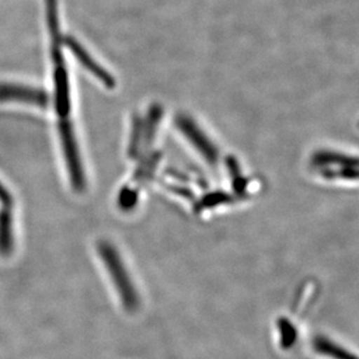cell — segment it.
I'll list each match as a JSON object with an SVG mask.
<instances>
[{"label": "cell", "mask_w": 359, "mask_h": 359, "mask_svg": "<svg viewBox=\"0 0 359 359\" xmlns=\"http://www.w3.org/2000/svg\"><path fill=\"white\" fill-rule=\"evenodd\" d=\"M98 253L110 273L125 306L128 308L135 307L138 304V297L116 248L107 241H100L98 243Z\"/></svg>", "instance_id": "1"}, {"label": "cell", "mask_w": 359, "mask_h": 359, "mask_svg": "<svg viewBox=\"0 0 359 359\" xmlns=\"http://www.w3.org/2000/svg\"><path fill=\"white\" fill-rule=\"evenodd\" d=\"M59 131L61 144H62L63 154L66 158L68 173H69L70 183H72L73 189L76 193H82L87 187V181H86L83 165L81 161L73 125L68 121V118L60 121Z\"/></svg>", "instance_id": "2"}, {"label": "cell", "mask_w": 359, "mask_h": 359, "mask_svg": "<svg viewBox=\"0 0 359 359\" xmlns=\"http://www.w3.org/2000/svg\"><path fill=\"white\" fill-rule=\"evenodd\" d=\"M313 165L328 179L359 180V158L343 153H316Z\"/></svg>", "instance_id": "3"}, {"label": "cell", "mask_w": 359, "mask_h": 359, "mask_svg": "<svg viewBox=\"0 0 359 359\" xmlns=\"http://www.w3.org/2000/svg\"><path fill=\"white\" fill-rule=\"evenodd\" d=\"M175 126L182 132V135L189 140L190 144L198 151L201 156L207 160L211 166H216L219 159V152L210 139L197 126L196 123L184 114H177L175 117Z\"/></svg>", "instance_id": "4"}, {"label": "cell", "mask_w": 359, "mask_h": 359, "mask_svg": "<svg viewBox=\"0 0 359 359\" xmlns=\"http://www.w3.org/2000/svg\"><path fill=\"white\" fill-rule=\"evenodd\" d=\"M57 63L55 74H54V83H55V110L61 119L68 118L70 109L69 83H68V74L63 68L62 61Z\"/></svg>", "instance_id": "5"}, {"label": "cell", "mask_w": 359, "mask_h": 359, "mask_svg": "<svg viewBox=\"0 0 359 359\" xmlns=\"http://www.w3.org/2000/svg\"><path fill=\"white\" fill-rule=\"evenodd\" d=\"M0 100H20L46 107L49 104V97L41 90L21 87L0 88Z\"/></svg>", "instance_id": "6"}, {"label": "cell", "mask_w": 359, "mask_h": 359, "mask_svg": "<svg viewBox=\"0 0 359 359\" xmlns=\"http://www.w3.org/2000/svg\"><path fill=\"white\" fill-rule=\"evenodd\" d=\"M163 107L154 104L149 107V114L146 118L145 124H144V138H142V145L145 149H149L152 146L153 140L156 138V130L159 126L160 121L163 118Z\"/></svg>", "instance_id": "7"}, {"label": "cell", "mask_w": 359, "mask_h": 359, "mask_svg": "<svg viewBox=\"0 0 359 359\" xmlns=\"http://www.w3.org/2000/svg\"><path fill=\"white\" fill-rule=\"evenodd\" d=\"M73 50L74 53L76 54L81 62L83 63V66L86 67L87 69H89L102 83L105 84V86H107V88H110V89L114 88L116 82H114V77H111L110 74L107 73L102 67L98 66L93 60H91V57H90L88 54H86V52H83L82 49L79 48L76 46H73Z\"/></svg>", "instance_id": "8"}, {"label": "cell", "mask_w": 359, "mask_h": 359, "mask_svg": "<svg viewBox=\"0 0 359 359\" xmlns=\"http://www.w3.org/2000/svg\"><path fill=\"white\" fill-rule=\"evenodd\" d=\"M161 160V153L159 151L156 152L149 153V156L144 158L138 168L135 170L133 181L138 183H144L149 181V177L154 174V170L159 165Z\"/></svg>", "instance_id": "9"}, {"label": "cell", "mask_w": 359, "mask_h": 359, "mask_svg": "<svg viewBox=\"0 0 359 359\" xmlns=\"http://www.w3.org/2000/svg\"><path fill=\"white\" fill-rule=\"evenodd\" d=\"M142 138H144V121L140 116L135 114L132 118L131 138H130L128 149V156L132 159H135L139 156Z\"/></svg>", "instance_id": "10"}, {"label": "cell", "mask_w": 359, "mask_h": 359, "mask_svg": "<svg viewBox=\"0 0 359 359\" xmlns=\"http://www.w3.org/2000/svg\"><path fill=\"white\" fill-rule=\"evenodd\" d=\"M12 246V216L8 211H3L0 215V252L10 253Z\"/></svg>", "instance_id": "11"}, {"label": "cell", "mask_w": 359, "mask_h": 359, "mask_svg": "<svg viewBox=\"0 0 359 359\" xmlns=\"http://www.w3.org/2000/svg\"><path fill=\"white\" fill-rule=\"evenodd\" d=\"M232 202V197L228 193L224 191H214V193L207 194L205 196L202 197L198 202L195 204V211L200 212L203 209L208 208L217 207L219 204H226Z\"/></svg>", "instance_id": "12"}, {"label": "cell", "mask_w": 359, "mask_h": 359, "mask_svg": "<svg viewBox=\"0 0 359 359\" xmlns=\"http://www.w3.org/2000/svg\"><path fill=\"white\" fill-rule=\"evenodd\" d=\"M139 193L135 188L125 187L124 189L121 190L119 197H118V205L123 211H130L135 207L138 202Z\"/></svg>", "instance_id": "13"}, {"label": "cell", "mask_w": 359, "mask_h": 359, "mask_svg": "<svg viewBox=\"0 0 359 359\" xmlns=\"http://www.w3.org/2000/svg\"><path fill=\"white\" fill-rule=\"evenodd\" d=\"M167 188H168V190H170V191H173L174 194L179 195V196L183 197V198H187V200L189 201H195V195H194L193 191L186 188V187L170 184V186H167Z\"/></svg>", "instance_id": "14"}, {"label": "cell", "mask_w": 359, "mask_h": 359, "mask_svg": "<svg viewBox=\"0 0 359 359\" xmlns=\"http://www.w3.org/2000/svg\"><path fill=\"white\" fill-rule=\"evenodd\" d=\"M168 174L174 179H179L180 181H187V177L183 174L179 173L177 170H170Z\"/></svg>", "instance_id": "15"}]
</instances>
